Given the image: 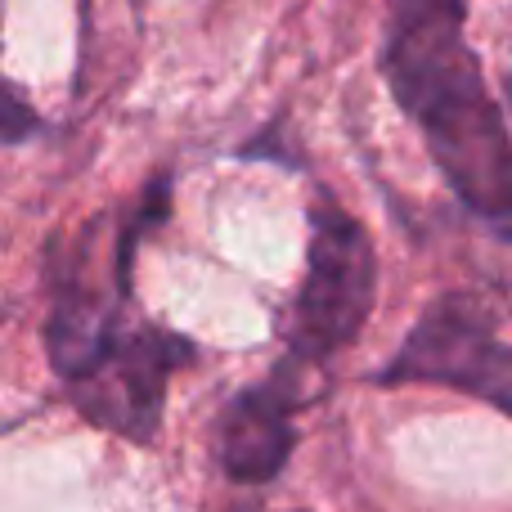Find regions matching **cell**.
I'll return each mask as SVG.
<instances>
[{"mask_svg":"<svg viewBox=\"0 0 512 512\" xmlns=\"http://www.w3.org/2000/svg\"><path fill=\"white\" fill-rule=\"evenodd\" d=\"M382 68L445 185L490 234V279L512 306V135L468 45V0H396Z\"/></svg>","mask_w":512,"mask_h":512,"instance_id":"1","label":"cell"},{"mask_svg":"<svg viewBox=\"0 0 512 512\" xmlns=\"http://www.w3.org/2000/svg\"><path fill=\"white\" fill-rule=\"evenodd\" d=\"M126 301V288H117L113 297L104 288H90L81 256H72L45 319V355L68 387L72 405L95 427L126 441H153L167 382L194 360V346L144 319L131 324L122 315Z\"/></svg>","mask_w":512,"mask_h":512,"instance_id":"2","label":"cell"},{"mask_svg":"<svg viewBox=\"0 0 512 512\" xmlns=\"http://www.w3.org/2000/svg\"><path fill=\"white\" fill-rule=\"evenodd\" d=\"M378 292L373 239L333 194L310 207L306 279L288 310V355L297 364H328L364 333Z\"/></svg>","mask_w":512,"mask_h":512,"instance_id":"3","label":"cell"},{"mask_svg":"<svg viewBox=\"0 0 512 512\" xmlns=\"http://www.w3.org/2000/svg\"><path fill=\"white\" fill-rule=\"evenodd\" d=\"M378 387H450L512 414V346L472 292H441L405 333L387 364L373 373Z\"/></svg>","mask_w":512,"mask_h":512,"instance_id":"4","label":"cell"},{"mask_svg":"<svg viewBox=\"0 0 512 512\" xmlns=\"http://www.w3.org/2000/svg\"><path fill=\"white\" fill-rule=\"evenodd\" d=\"M297 364L279 360V369L265 382L234 391L225 400V409L216 414L212 427V454L216 468L234 481V486H265L288 468L292 450H297V423H292V409H297Z\"/></svg>","mask_w":512,"mask_h":512,"instance_id":"5","label":"cell"},{"mask_svg":"<svg viewBox=\"0 0 512 512\" xmlns=\"http://www.w3.org/2000/svg\"><path fill=\"white\" fill-rule=\"evenodd\" d=\"M9 126H5V140L14 144V140H23L27 131H36V117H27V108H23V99H18V90H9Z\"/></svg>","mask_w":512,"mask_h":512,"instance_id":"6","label":"cell"}]
</instances>
